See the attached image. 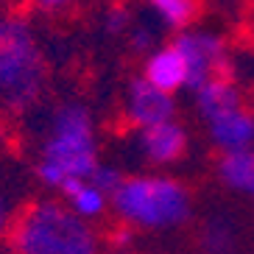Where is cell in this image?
<instances>
[{"mask_svg": "<svg viewBox=\"0 0 254 254\" xmlns=\"http://www.w3.org/2000/svg\"><path fill=\"white\" fill-rule=\"evenodd\" d=\"M173 45L179 48L187 67V87L201 90L215 78H229V62L221 39L209 34H182Z\"/></svg>", "mask_w": 254, "mask_h": 254, "instance_id": "5b68a950", "label": "cell"}, {"mask_svg": "<svg viewBox=\"0 0 254 254\" xmlns=\"http://www.w3.org/2000/svg\"><path fill=\"white\" fill-rule=\"evenodd\" d=\"M34 3H37V6H42V8H64L70 3V0H34Z\"/></svg>", "mask_w": 254, "mask_h": 254, "instance_id": "d6986e66", "label": "cell"}, {"mask_svg": "<svg viewBox=\"0 0 254 254\" xmlns=\"http://www.w3.org/2000/svg\"><path fill=\"white\" fill-rule=\"evenodd\" d=\"M112 204L123 221L148 229L176 226L190 215V198L185 187L162 176L123 179V185L112 193Z\"/></svg>", "mask_w": 254, "mask_h": 254, "instance_id": "277c9868", "label": "cell"}, {"mask_svg": "<svg viewBox=\"0 0 254 254\" xmlns=\"http://www.w3.org/2000/svg\"><path fill=\"white\" fill-rule=\"evenodd\" d=\"M218 173L224 185H229L232 190L240 193H254V151L252 148H238V151H226Z\"/></svg>", "mask_w": 254, "mask_h": 254, "instance_id": "8fae6325", "label": "cell"}, {"mask_svg": "<svg viewBox=\"0 0 254 254\" xmlns=\"http://www.w3.org/2000/svg\"><path fill=\"white\" fill-rule=\"evenodd\" d=\"M126 25H128L126 8H109V14H106V31H109V34H123Z\"/></svg>", "mask_w": 254, "mask_h": 254, "instance_id": "2e32d148", "label": "cell"}, {"mask_svg": "<svg viewBox=\"0 0 254 254\" xmlns=\"http://www.w3.org/2000/svg\"><path fill=\"white\" fill-rule=\"evenodd\" d=\"M45 87V62L37 39L23 20H6L0 42V104L11 112H23Z\"/></svg>", "mask_w": 254, "mask_h": 254, "instance_id": "3957f363", "label": "cell"}, {"mask_svg": "<svg viewBox=\"0 0 254 254\" xmlns=\"http://www.w3.org/2000/svg\"><path fill=\"white\" fill-rule=\"evenodd\" d=\"M148 84H154L157 90L168 92L171 95L173 90H179L187 84V67H185V59L176 45H168V48H159L148 56L145 62V75H142Z\"/></svg>", "mask_w": 254, "mask_h": 254, "instance_id": "ba28073f", "label": "cell"}, {"mask_svg": "<svg viewBox=\"0 0 254 254\" xmlns=\"http://www.w3.org/2000/svg\"><path fill=\"white\" fill-rule=\"evenodd\" d=\"M87 182H90V185H95L104 195H112L115 190H118V187L123 185V176H120L118 168H112V165H101V162H98V165H95V171L90 173V179H87Z\"/></svg>", "mask_w": 254, "mask_h": 254, "instance_id": "9a60e30c", "label": "cell"}, {"mask_svg": "<svg viewBox=\"0 0 254 254\" xmlns=\"http://www.w3.org/2000/svg\"><path fill=\"white\" fill-rule=\"evenodd\" d=\"M3 34H6V20H0V42H3Z\"/></svg>", "mask_w": 254, "mask_h": 254, "instance_id": "ffe728a7", "label": "cell"}, {"mask_svg": "<svg viewBox=\"0 0 254 254\" xmlns=\"http://www.w3.org/2000/svg\"><path fill=\"white\" fill-rule=\"evenodd\" d=\"M62 193L67 198V207L73 209L78 218H98L106 207V195L98 190L95 185H90L87 179L81 182H70V185L62 187Z\"/></svg>", "mask_w": 254, "mask_h": 254, "instance_id": "7c38bea8", "label": "cell"}, {"mask_svg": "<svg viewBox=\"0 0 254 254\" xmlns=\"http://www.w3.org/2000/svg\"><path fill=\"white\" fill-rule=\"evenodd\" d=\"M6 232H8V204H6V198L0 195V240H3Z\"/></svg>", "mask_w": 254, "mask_h": 254, "instance_id": "e0dca14e", "label": "cell"}, {"mask_svg": "<svg viewBox=\"0 0 254 254\" xmlns=\"http://www.w3.org/2000/svg\"><path fill=\"white\" fill-rule=\"evenodd\" d=\"M201 252L204 254H235V229L224 218L209 221L201 232Z\"/></svg>", "mask_w": 254, "mask_h": 254, "instance_id": "4fadbf2b", "label": "cell"}, {"mask_svg": "<svg viewBox=\"0 0 254 254\" xmlns=\"http://www.w3.org/2000/svg\"><path fill=\"white\" fill-rule=\"evenodd\" d=\"M126 112L128 120L140 128L157 126V123H168L173 118V98L168 92L157 90L154 84H148L145 78H134L128 87L126 98Z\"/></svg>", "mask_w": 254, "mask_h": 254, "instance_id": "8992f818", "label": "cell"}, {"mask_svg": "<svg viewBox=\"0 0 254 254\" xmlns=\"http://www.w3.org/2000/svg\"><path fill=\"white\" fill-rule=\"evenodd\" d=\"M98 165L95 154V128L90 112L78 104L62 106L53 115L48 140L42 145L37 173L53 190H62L70 182L90 179Z\"/></svg>", "mask_w": 254, "mask_h": 254, "instance_id": "7a4b0ae2", "label": "cell"}, {"mask_svg": "<svg viewBox=\"0 0 254 254\" xmlns=\"http://www.w3.org/2000/svg\"><path fill=\"white\" fill-rule=\"evenodd\" d=\"M131 42H134L137 51H145V48H148V42H151L148 31H134V39H131Z\"/></svg>", "mask_w": 254, "mask_h": 254, "instance_id": "ac0fdd59", "label": "cell"}, {"mask_svg": "<svg viewBox=\"0 0 254 254\" xmlns=\"http://www.w3.org/2000/svg\"><path fill=\"white\" fill-rule=\"evenodd\" d=\"M14 254H98L90 224L70 207L56 201H34L8 226Z\"/></svg>", "mask_w": 254, "mask_h": 254, "instance_id": "6da1fadb", "label": "cell"}, {"mask_svg": "<svg viewBox=\"0 0 254 254\" xmlns=\"http://www.w3.org/2000/svg\"><path fill=\"white\" fill-rule=\"evenodd\" d=\"M185 145H187V137H185V131H182V126H176L173 120L142 128V134H140L142 154L157 165L176 162V159L185 154Z\"/></svg>", "mask_w": 254, "mask_h": 254, "instance_id": "52a82bcc", "label": "cell"}, {"mask_svg": "<svg viewBox=\"0 0 254 254\" xmlns=\"http://www.w3.org/2000/svg\"><path fill=\"white\" fill-rule=\"evenodd\" d=\"M168 25L182 28L193 20V0H148Z\"/></svg>", "mask_w": 254, "mask_h": 254, "instance_id": "5bb4252c", "label": "cell"}, {"mask_svg": "<svg viewBox=\"0 0 254 254\" xmlns=\"http://www.w3.org/2000/svg\"><path fill=\"white\" fill-rule=\"evenodd\" d=\"M198 92V112L204 115V120H215L221 115H229L235 109H240V98L238 90L232 87L229 78H215V81L204 84Z\"/></svg>", "mask_w": 254, "mask_h": 254, "instance_id": "30bf717a", "label": "cell"}, {"mask_svg": "<svg viewBox=\"0 0 254 254\" xmlns=\"http://www.w3.org/2000/svg\"><path fill=\"white\" fill-rule=\"evenodd\" d=\"M209 131H212V140L218 145H224L226 151L249 148L254 142V118L246 115L243 109H235L229 115L209 120Z\"/></svg>", "mask_w": 254, "mask_h": 254, "instance_id": "9c48e42d", "label": "cell"}]
</instances>
